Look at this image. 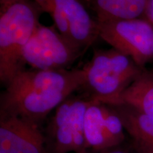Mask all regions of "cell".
I'll return each mask as SVG.
<instances>
[{
	"label": "cell",
	"mask_w": 153,
	"mask_h": 153,
	"mask_svg": "<svg viewBox=\"0 0 153 153\" xmlns=\"http://www.w3.org/2000/svg\"><path fill=\"white\" fill-rule=\"evenodd\" d=\"M92 99L87 94H72L55 109L45 131L48 153H86V111Z\"/></svg>",
	"instance_id": "277c9868"
},
{
	"label": "cell",
	"mask_w": 153,
	"mask_h": 153,
	"mask_svg": "<svg viewBox=\"0 0 153 153\" xmlns=\"http://www.w3.org/2000/svg\"><path fill=\"white\" fill-rule=\"evenodd\" d=\"M102 103L128 105L153 118V70L143 68L123 92Z\"/></svg>",
	"instance_id": "30bf717a"
},
{
	"label": "cell",
	"mask_w": 153,
	"mask_h": 153,
	"mask_svg": "<svg viewBox=\"0 0 153 153\" xmlns=\"http://www.w3.org/2000/svg\"><path fill=\"white\" fill-rule=\"evenodd\" d=\"M125 132L123 123L114 107L92 99L85 117L88 150L101 153L122 145L126 139Z\"/></svg>",
	"instance_id": "ba28073f"
},
{
	"label": "cell",
	"mask_w": 153,
	"mask_h": 153,
	"mask_svg": "<svg viewBox=\"0 0 153 153\" xmlns=\"http://www.w3.org/2000/svg\"><path fill=\"white\" fill-rule=\"evenodd\" d=\"M147 4L148 0H89L87 6L100 22L143 18Z\"/></svg>",
	"instance_id": "7c38bea8"
},
{
	"label": "cell",
	"mask_w": 153,
	"mask_h": 153,
	"mask_svg": "<svg viewBox=\"0 0 153 153\" xmlns=\"http://www.w3.org/2000/svg\"><path fill=\"white\" fill-rule=\"evenodd\" d=\"M101 153H131L127 149L122 148L121 145L118 147H115V148L108 149L105 151H103Z\"/></svg>",
	"instance_id": "5bb4252c"
},
{
	"label": "cell",
	"mask_w": 153,
	"mask_h": 153,
	"mask_svg": "<svg viewBox=\"0 0 153 153\" xmlns=\"http://www.w3.org/2000/svg\"><path fill=\"white\" fill-rule=\"evenodd\" d=\"M84 53L59 33L54 26L40 24L23 51L26 65L35 70H70Z\"/></svg>",
	"instance_id": "52a82bcc"
},
{
	"label": "cell",
	"mask_w": 153,
	"mask_h": 153,
	"mask_svg": "<svg viewBox=\"0 0 153 153\" xmlns=\"http://www.w3.org/2000/svg\"><path fill=\"white\" fill-rule=\"evenodd\" d=\"M86 153H91V152H89V150H88V151H87V152H86Z\"/></svg>",
	"instance_id": "ac0fdd59"
},
{
	"label": "cell",
	"mask_w": 153,
	"mask_h": 153,
	"mask_svg": "<svg viewBox=\"0 0 153 153\" xmlns=\"http://www.w3.org/2000/svg\"><path fill=\"white\" fill-rule=\"evenodd\" d=\"M132 146L137 153H153V150L137 145L136 143H132Z\"/></svg>",
	"instance_id": "9a60e30c"
},
{
	"label": "cell",
	"mask_w": 153,
	"mask_h": 153,
	"mask_svg": "<svg viewBox=\"0 0 153 153\" xmlns=\"http://www.w3.org/2000/svg\"><path fill=\"white\" fill-rule=\"evenodd\" d=\"M82 1H83V2L85 3V4L87 6V5H88V3H89V0H82Z\"/></svg>",
	"instance_id": "e0dca14e"
},
{
	"label": "cell",
	"mask_w": 153,
	"mask_h": 153,
	"mask_svg": "<svg viewBox=\"0 0 153 153\" xmlns=\"http://www.w3.org/2000/svg\"><path fill=\"white\" fill-rule=\"evenodd\" d=\"M111 106L119 116L132 143L153 150V118L128 105Z\"/></svg>",
	"instance_id": "8fae6325"
},
{
	"label": "cell",
	"mask_w": 153,
	"mask_h": 153,
	"mask_svg": "<svg viewBox=\"0 0 153 153\" xmlns=\"http://www.w3.org/2000/svg\"><path fill=\"white\" fill-rule=\"evenodd\" d=\"M82 69L24 70L5 86L0 113L14 115L41 126L50 113L82 89Z\"/></svg>",
	"instance_id": "6da1fadb"
},
{
	"label": "cell",
	"mask_w": 153,
	"mask_h": 153,
	"mask_svg": "<svg viewBox=\"0 0 153 153\" xmlns=\"http://www.w3.org/2000/svg\"><path fill=\"white\" fill-rule=\"evenodd\" d=\"M61 35L85 53L99 38L98 22L82 0H34Z\"/></svg>",
	"instance_id": "8992f818"
},
{
	"label": "cell",
	"mask_w": 153,
	"mask_h": 153,
	"mask_svg": "<svg viewBox=\"0 0 153 153\" xmlns=\"http://www.w3.org/2000/svg\"><path fill=\"white\" fill-rule=\"evenodd\" d=\"M17 1H19V0H0V8L7 7V6L16 2Z\"/></svg>",
	"instance_id": "2e32d148"
},
{
	"label": "cell",
	"mask_w": 153,
	"mask_h": 153,
	"mask_svg": "<svg viewBox=\"0 0 153 153\" xmlns=\"http://www.w3.org/2000/svg\"><path fill=\"white\" fill-rule=\"evenodd\" d=\"M82 69L85 76L82 90L94 100L104 102L123 92L143 68L112 48L94 50Z\"/></svg>",
	"instance_id": "3957f363"
},
{
	"label": "cell",
	"mask_w": 153,
	"mask_h": 153,
	"mask_svg": "<svg viewBox=\"0 0 153 153\" xmlns=\"http://www.w3.org/2000/svg\"><path fill=\"white\" fill-rule=\"evenodd\" d=\"M43 13L34 0H19L0 8V81L4 86L26 70L23 51Z\"/></svg>",
	"instance_id": "7a4b0ae2"
},
{
	"label": "cell",
	"mask_w": 153,
	"mask_h": 153,
	"mask_svg": "<svg viewBox=\"0 0 153 153\" xmlns=\"http://www.w3.org/2000/svg\"><path fill=\"white\" fill-rule=\"evenodd\" d=\"M143 19H145L153 25V0H148L146 10Z\"/></svg>",
	"instance_id": "4fadbf2b"
},
{
	"label": "cell",
	"mask_w": 153,
	"mask_h": 153,
	"mask_svg": "<svg viewBox=\"0 0 153 153\" xmlns=\"http://www.w3.org/2000/svg\"><path fill=\"white\" fill-rule=\"evenodd\" d=\"M0 153H48L45 133L29 120L0 113Z\"/></svg>",
	"instance_id": "9c48e42d"
},
{
	"label": "cell",
	"mask_w": 153,
	"mask_h": 153,
	"mask_svg": "<svg viewBox=\"0 0 153 153\" xmlns=\"http://www.w3.org/2000/svg\"><path fill=\"white\" fill-rule=\"evenodd\" d=\"M99 38L137 66L153 62V25L143 18L97 21Z\"/></svg>",
	"instance_id": "5b68a950"
}]
</instances>
